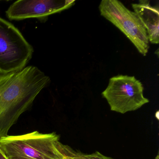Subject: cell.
<instances>
[{
    "label": "cell",
    "instance_id": "obj_1",
    "mask_svg": "<svg viewBox=\"0 0 159 159\" xmlns=\"http://www.w3.org/2000/svg\"><path fill=\"white\" fill-rule=\"evenodd\" d=\"M50 82L49 76L33 66L0 76V138L8 135L11 127Z\"/></svg>",
    "mask_w": 159,
    "mask_h": 159
},
{
    "label": "cell",
    "instance_id": "obj_2",
    "mask_svg": "<svg viewBox=\"0 0 159 159\" xmlns=\"http://www.w3.org/2000/svg\"><path fill=\"white\" fill-rule=\"evenodd\" d=\"M59 136L55 133L42 134L38 131L20 135L0 138V148L7 157L30 159H62L57 144Z\"/></svg>",
    "mask_w": 159,
    "mask_h": 159
},
{
    "label": "cell",
    "instance_id": "obj_3",
    "mask_svg": "<svg viewBox=\"0 0 159 159\" xmlns=\"http://www.w3.org/2000/svg\"><path fill=\"white\" fill-rule=\"evenodd\" d=\"M34 49L20 30L0 17V74L23 69L33 56Z\"/></svg>",
    "mask_w": 159,
    "mask_h": 159
},
{
    "label": "cell",
    "instance_id": "obj_4",
    "mask_svg": "<svg viewBox=\"0 0 159 159\" xmlns=\"http://www.w3.org/2000/svg\"><path fill=\"white\" fill-rule=\"evenodd\" d=\"M99 10L101 16L120 30L141 54L147 55L149 49L148 34L134 12L118 0H102Z\"/></svg>",
    "mask_w": 159,
    "mask_h": 159
},
{
    "label": "cell",
    "instance_id": "obj_5",
    "mask_svg": "<svg viewBox=\"0 0 159 159\" xmlns=\"http://www.w3.org/2000/svg\"><path fill=\"white\" fill-rule=\"evenodd\" d=\"M143 91V84L134 76L119 75L110 79L102 95L107 101L111 110L124 114L149 103Z\"/></svg>",
    "mask_w": 159,
    "mask_h": 159
},
{
    "label": "cell",
    "instance_id": "obj_6",
    "mask_svg": "<svg viewBox=\"0 0 159 159\" xmlns=\"http://www.w3.org/2000/svg\"><path fill=\"white\" fill-rule=\"evenodd\" d=\"M75 2V0H18L10 6L6 15L10 20L15 21L45 19L69 9Z\"/></svg>",
    "mask_w": 159,
    "mask_h": 159
},
{
    "label": "cell",
    "instance_id": "obj_7",
    "mask_svg": "<svg viewBox=\"0 0 159 159\" xmlns=\"http://www.w3.org/2000/svg\"><path fill=\"white\" fill-rule=\"evenodd\" d=\"M132 7L146 29L149 42L152 44L159 43V11L158 7L152 6L150 1H139L133 3Z\"/></svg>",
    "mask_w": 159,
    "mask_h": 159
},
{
    "label": "cell",
    "instance_id": "obj_8",
    "mask_svg": "<svg viewBox=\"0 0 159 159\" xmlns=\"http://www.w3.org/2000/svg\"><path fill=\"white\" fill-rule=\"evenodd\" d=\"M57 147L58 151L63 156L62 159H80L76 156L74 150L69 146L64 145L59 141Z\"/></svg>",
    "mask_w": 159,
    "mask_h": 159
},
{
    "label": "cell",
    "instance_id": "obj_9",
    "mask_svg": "<svg viewBox=\"0 0 159 159\" xmlns=\"http://www.w3.org/2000/svg\"><path fill=\"white\" fill-rule=\"evenodd\" d=\"M74 152L76 156L80 159H114L111 157L105 156L98 151L92 154H84L75 150Z\"/></svg>",
    "mask_w": 159,
    "mask_h": 159
},
{
    "label": "cell",
    "instance_id": "obj_10",
    "mask_svg": "<svg viewBox=\"0 0 159 159\" xmlns=\"http://www.w3.org/2000/svg\"><path fill=\"white\" fill-rule=\"evenodd\" d=\"M0 159H9L0 148Z\"/></svg>",
    "mask_w": 159,
    "mask_h": 159
},
{
    "label": "cell",
    "instance_id": "obj_11",
    "mask_svg": "<svg viewBox=\"0 0 159 159\" xmlns=\"http://www.w3.org/2000/svg\"><path fill=\"white\" fill-rule=\"evenodd\" d=\"M8 158L9 159H30L22 157H8Z\"/></svg>",
    "mask_w": 159,
    "mask_h": 159
},
{
    "label": "cell",
    "instance_id": "obj_12",
    "mask_svg": "<svg viewBox=\"0 0 159 159\" xmlns=\"http://www.w3.org/2000/svg\"><path fill=\"white\" fill-rule=\"evenodd\" d=\"M1 74H0V76H1Z\"/></svg>",
    "mask_w": 159,
    "mask_h": 159
}]
</instances>
